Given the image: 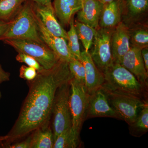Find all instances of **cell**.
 <instances>
[{"mask_svg":"<svg viewBox=\"0 0 148 148\" xmlns=\"http://www.w3.org/2000/svg\"><path fill=\"white\" fill-rule=\"evenodd\" d=\"M37 4L45 5L51 2V0H29Z\"/></svg>","mask_w":148,"mask_h":148,"instance_id":"33","label":"cell"},{"mask_svg":"<svg viewBox=\"0 0 148 148\" xmlns=\"http://www.w3.org/2000/svg\"><path fill=\"white\" fill-rule=\"evenodd\" d=\"M99 1H100L101 3H103L104 4H105L114 1V0H99Z\"/></svg>","mask_w":148,"mask_h":148,"instance_id":"34","label":"cell"},{"mask_svg":"<svg viewBox=\"0 0 148 148\" xmlns=\"http://www.w3.org/2000/svg\"><path fill=\"white\" fill-rule=\"evenodd\" d=\"M3 140V137H0V145H1Z\"/></svg>","mask_w":148,"mask_h":148,"instance_id":"35","label":"cell"},{"mask_svg":"<svg viewBox=\"0 0 148 148\" xmlns=\"http://www.w3.org/2000/svg\"><path fill=\"white\" fill-rule=\"evenodd\" d=\"M18 52L16 56V61L20 63H24L27 66L34 68L37 71H40L44 69L36 59L31 56L21 52Z\"/></svg>","mask_w":148,"mask_h":148,"instance_id":"27","label":"cell"},{"mask_svg":"<svg viewBox=\"0 0 148 148\" xmlns=\"http://www.w3.org/2000/svg\"><path fill=\"white\" fill-rule=\"evenodd\" d=\"M31 135L26 140L21 142L12 144L9 145L6 148H31Z\"/></svg>","mask_w":148,"mask_h":148,"instance_id":"29","label":"cell"},{"mask_svg":"<svg viewBox=\"0 0 148 148\" xmlns=\"http://www.w3.org/2000/svg\"><path fill=\"white\" fill-rule=\"evenodd\" d=\"M130 32L125 24L121 22L112 34L111 47L114 64L120 63L122 58L130 48Z\"/></svg>","mask_w":148,"mask_h":148,"instance_id":"12","label":"cell"},{"mask_svg":"<svg viewBox=\"0 0 148 148\" xmlns=\"http://www.w3.org/2000/svg\"><path fill=\"white\" fill-rule=\"evenodd\" d=\"M7 39L30 40L44 43L40 37L34 2L25 1L9 21L8 29L0 40Z\"/></svg>","mask_w":148,"mask_h":148,"instance_id":"2","label":"cell"},{"mask_svg":"<svg viewBox=\"0 0 148 148\" xmlns=\"http://www.w3.org/2000/svg\"><path fill=\"white\" fill-rule=\"evenodd\" d=\"M104 5L99 0H83L82 8L77 12V21L97 30L99 29Z\"/></svg>","mask_w":148,"mask_h":148,"instance_id":"15","label":"cell"},{"mask_svg":"<svg viewBox=\"0 0 148 148\" xmlns=\"http://www.w3.org/2000/svg\"><path fill=\"white\" fill-rule=\"evenodd\" d=\"M130 133L135 137H140L148 130V103L141 110L135 121L130 125Z\"/></svg>","mask_w":148,"mask_h":148,"instance_id":"20","label":"cell"},{"mask_svg":"<svg viewBox=\"0 0 148 148\" xmlns=\"http://www.w3.org/2000/svg\"><path fill=\"white\" fill-rule=\"evenodd\" d=\"M79 39L81 41L85 50L89 51L92 47L97 29L75 20L74 22Z\"/></svg>","mask_w":148,"mask_h":148,"instance_id":"21","label":"cell"},{"mask_svg":"<svg viewBox=\"0 0 148 148\" xmlns=\"http://www.w3.org/2000/svg\"><path fill=\"white\" fill-rule=\"evenodd\" d=\"M27 0H0V20L9 22Z\"/></svg>","mask_w":148,"mask_h":148,"instance_id":"22","label":"cell"},{"mask_svg":"<svg viewBox=\"0 0 148 148\" xmlns=\"http://www.w3.org/2000/svg\"><path fill=\"white\" fill-rule=\"evenodd\" d=\"M69 105L71 114L72 129L80 135L82 125L86 120L89 95L84 84L73 77L71 80Z\"/></svg>","mask_w":148,"mask_h":148,"instance_id":"6","label":"cell"},{"mask_svg":"<svg viewBox=\"0 0 148 148\" xmlns=\"http://www.w3.org/2000/svg\"><path fill=\"white\" fill-rule=\"evenodd\" d=\"M81 61L85 71V85L88 94L91 95L103 86L104 75L95 65L89 51L81 52Z\"/></svg>","mask_w":148,"mask_h":148,"instance_id":"13","label":"cell"},{"mask_svg":"<svg viewBox=\"0 0 148 148\" xmlns=\"http://www.w3.org/2000/svg\"><path fill=\"white\" fill-rule=\"evenodd\" d=\"M113 28H99L94 36L90 55L97 68L103 74L114 64L111 47Z\"/></svg>","mask_w":148,"mask_h":148,"instance_id":"8","label":"cell"},{"mask_svg":"<svg viewBox=\"0 0 148 148\" xmlns=\"http://www.w3.org/2000/svg\"><path fill=\"white\" fill-rule=\"evenodd\" d=\"M38 71L32 67L22 65L19 69V77L27 81L34 79L37 76Z\"/></svg>","mask_w":148,"mask_h":148,"instance_id":"28","label":"cell"},{"mask_svg":"<svg viewBox=\"0 0 148 148\" xmlns=\"http://www.w3.org/2000/svg\"><path fill=\"white\" fill-rule=\"evenodd\" d=\"M142 49L135 46H130L120 64L131 72L140 82L148 86V73L145 68L141 54Z\"/></svg>","mask_w":148,"mask_h":148,"instance_id":"11","label":"cell"},{"mask_svg":"<svg viewBox=\"0 0 148 148\" xmlns=\"http://www.w3.org/2000/svg\"><path fill=\"white\" fill-rule=\"evenodd\" d=\"M70 29L67 32L68 45L72 54L75 58L81 61V52L80 49L79 39L74 24L73 17L71 19L70 23Z\"/></svg>","mask_w":148,"mask_h":148,"instance_id":"23","label":"cell"},{"mask_svg":"<svg viewBox=\"0 0 148 148\" xmlns=\"http://www.w3.org/2000/svg\"><path fill=\"white\" fill-rule=\"evenodd\" d=\"M36 17L41 38L53 51L59 60L69 63L76 58L69 49L67 40L52 34L46 29L37 15Z\"/></svg>","mask_w":148,"mask_h":148,"instance_id":"10","label":"cell"},{"mask_svg":"<svg viewBox=\"0 0 148 148\" xmlns=\"http://www.w3.org/2000/svg\"><path fill=\"white\" fill-rule=\"evenodd\" d=\"M9 24V22L1 21L0 20V38L2 36L8 27Z\"/></svg>","mask_w":148,"mask_h":148,"instance_id":"32","label":"cell"},{"mask_svg":"<svg viewBox=\"0 0 148 148\" xmlns=\"http://www.w3.org/2000/svg\"><path fill=\"white\" fill-rule=\"evenodd\" d=\"M96 117L122 120L119 115L110 105L107 94L102 87L89 95L86 119Z\"/></svg>","mask_w":148,"mask_h":148,"instance_id":"9","label":"cell"},{"mask_svg":"<svg viewBox=\"0 0 148 148\" xmlns=\"http://www.w3.org/2000/svg\"><path fill=\"white\" fill-rule=\"evenodd\" d=\"M36 14L46 29L56 36L68 40L67 32L59 23L56 15L52 3L41 5L34 3Z\"/></svg>","mask_w":148,"mask_h":148,"instance_id":"14","label":"cell"},{"mask_svg":"<svg viewBox=\"0 0 148 148\" xmlns=\"http://www.w3.org/2000/svg\"><path fill=\"white\" fill-rule=\"evenodd\" d=\"M73 77L69 63L61 60L51 69L38 72L35 79L28 82V95L13 127L3 136L2 146L6 148L38 128L49 125L56 91Z\"/></svg>","mask_w":148,"mask_h":148,"instance_id":"1","label":"cell"},{"mask_svg":"<svg viewBox=\"0 0 148 148\" xmlns=\"http://www.w3.org/2000/svg\"><path fill=\"white\" fill-rule=\"evenodd\" d=\"M125 0H114L104 4L99 25L101 28H113L120 23Z\"/></svg>","mask_w":148,"mask_h":148,"instance_id":"16","label":"cell"},{"mask_svg":"<svg viewBox=\"0 0 148 148\" xmlns=\"http://www.w3.org/2000/svg\"><path fill=\"white\" fill-rule=\"evenodd\" d=\"M79 135L72 127L66 130L57 136L54 140L53 148H75L80 144Z\"/></svg>","mask_w":148,"mask_h":148,"instance_id":"19","label":"cell"},{"mask_svg":"<svg viewBox=\"0 0 148 148\" xmlns=\"http://www.w3.org/2000/svg\"><path fill=\"white\" fill-rule=\"evenodd\" d=\"M130 40L132 45L143 49L148 47V32L144 29H138L135 30L132 34H130Z\"/></svg>","mask_w":148,"mask_h":148,"instance_id":"26","label":"cell"},{"mask_svg":"<svg viewBox=\"0 0 148 148\" xmlns=\"http://www.w3.org/2000/svg\"><path fill=\"white\" fill-rule=\"evenodd\" d=\"M125 6L130 15L137 16L147 10L148 0H125Z\"/></svg>","mask_w":148,"mask_h":148,"instance_id":"24","label":"cell"},{"mask_svg":"<svg viewBox=\"0 0 148 148\" xmlns=\"http://www.w3.org/2000/svg\"><path fill=\"white\" fill-rule=\"evenodd\" d=\"M83 0H54L53 8L56 15L64 26L69 25L74 14L82 8Z\"/></svg>","mask_w":148,"mask_h":148,"instance_id":"17","label":"cell"},{"mask_svg":"<svg viewBox=\"0 0 148 148\" xmlns=\"http://www.w3.org/2000/svg\"><path fill=\"white\" fill-rule=\"evenodd\" d=\"M31 135V148H53L54 135L49 125L38 128Z\"/></svg>","mask_w":148,"mask_h":148,"instance_id":"18","label":"cell"},{"mask_svg":"<svg viewBox=\"0 0 148 148\" xmlns=\"http://www.w3.org/2000/svg\"><path fill=\"white\" fill-rule=\"evenodd\" d=\"M70 72L74 78L85 83V71L83 64L80 60L75 58L69 63Z\"/></svg>","mask_w":148,"mask_h":148,"instance_id":"25","label":"cell"},{"mask_svg":"<svg viewBox=\"0 0 148 148\" xmlns=\"http://www.w3.org/2000/svg\"><path fill=\"white\" fill-rule=\"evenodd\" d=\"M70 81L58 88L53 100L51 117L54 140L61 132L72 126L71 114L69 105Z\"/></svg>","mask_w":148,"mask_h":148,"instance_id":"5","label":"cell"},{"mask_svg":"<svg viewBox=\"0 0 148 148\" xmlns=\"http://www.w3.org/2000/svg\"><path fill=\"white\" fill-rule=\"evenodd\" d=\"M3 41L17 52L26 53L34 58L46 70L51 69L60 60L44 43L21 39H7Z\"/></svg>","mask_w":148,"mask_h":148,"instance_id":"7","label":"cell"},{"mask_svg":"<svg viewBox=\"0 0 148 148\" xmlns=\"http://www.w3.org/2000/svg\"><path fill=\"white\" fill-rule=\"evenodd\" d=\"M141 54L143 57L145 68L146 71L148 73V48L146 47L143 48L141 50Z\"/></svg>","mask_w":148,"mask_h":148,"instance_id":"31","label":"cell"},{"mask_svg":"<svg viewBox=\"0 0 148 148\" xmlns=\"http://www.w3.org/2000/svg\"><path fill=\"white\" fill-rule=\"evenodd\" d=\"M104 75L103 87L147 101L148 86L140 82L131 72L120 64L114 63Z\"/></svg>","mask_w":148,"mask_h":148,"instance_id":"3","label":"cell"},{"mask_svg":"<svg viewBox=\"0 0 148 148\" xmlns=\"http://www.w3.org/2000/svg\"><path fill=\"white\" fill-rule=\"evenodd\" d=\"M106 92L109 103L121 118L130 125L135 121L141 110L148 101L123 92L110 90L102 86Z\"/></svg>","mask_w":148,"mask_h":148,"instance_id":"4","label":"cell"},{"mask_svg":"<svg viewBox=\"0 0 148 148\" xmlns=\"http://www.w3.org/2000/svg\"><path fill=\"white\" fill-rule=\"evenodd\" d=\"M10 76V73L5 71L0 64V85L2 83L9 81ZM1 93L0 91V99L1 98Z\"/></svg>","mask_w":148,"mask_h":148,"instance_id":"30","label":"cell"}]
</instances>
